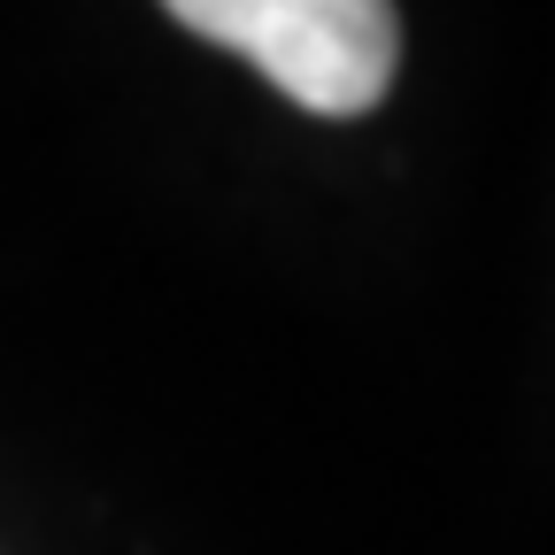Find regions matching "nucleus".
<instances>
[{
	"mask_svg": "<svg viewBox=\"0 0 555 555\" xmlns=\"http://www.w3.org/2000/svg\"><path fill=\"white\" fill-rule=\"evenodd\" d=\"M163 9L247 54L262 78L309 116H363L401 69L393 0H163Z\"/></svg>",
	"mask_w": 555,
	"mask_h": 555,
	"instance_id": "f257e3e1",
	"label": "nucleus"
}]
</instances>
